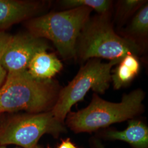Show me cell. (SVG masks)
<instances>
[{
  "label": "cell",
  "mask_w": 148,
  "mask_h": 148,
  "mask_svg": "<svg viewBox=\"0 0 148 148\" xmlns=\"http://www.w3.org/2000/svg\"><path fill=\"white\" fill-rule=\"evenodd\" d=\"M92 11L82 6L52 12L28 20L26 25L32 35L52 42L64 59H75L77 38Z\"/></svg>",
  "instance_id": "cell-4"
},
{
  "label": "cell",
  "mask_w": 148,
  "mask_h": 148,
  "mask_svg": "<svg viewBox=\"0 0 148 148\" xmlns=\"http://www.w3.org/2000/svg\"><path fill=\"white\" fill-rule=\"evenodd\" d=\"M117 65L114 73L111 74L113 87L116 90L128 85L140 70V63L137 56L132 54L125 56Z\"/></svg>",
  "instance_id": "cell-11"
},
{
  "label": "cell",
  "mask_w": 148,
  "mask_h": 148,
  "mask_svg": "<svg viewBox=\"0 0 148 148\" xmlns=\"http://www.w3.org/2000/svg\"><path fill=\"white\" fill-rule=\"evenodd\" d=\"M122 131L109 128L101 133V137L110 140H121L128 143L132 148H148V127L143 121L131 119Z\"/></svg>",
  "instance_id": "cell-9"
},
{
  "label": "cell",
  "mask_w": 148,
  "mask_h": 148,
  "mask_svg": "<svg viewBox=\"0 0 148 148\" xmlns=\"http://www.w3.org/2000/svg\"><path fill=\"white\" fill-rule=\"evenodd\" d=\"M12 35L3 30H0V62L11 42Z\"/></svg>",
  "instance_id": "cell-15"
},
{
  "label": "cell",
  "mask_w": 148,
  "mask_h": 148,
  "mask_svg": "<svg viewBox=\"0 0 148 148\" xmlns=\"http://www.w3.org/2000/svg\"><path fill=\"white\" fill-rule=\"evenodd\" d=\"M63 64L53 53L41 51L36 53L29 64L27 71L35 79L47 81L63 69Z\"/></svg>",
  "instance_id": "cell-10"
},
{
  "label": "cell",
  "mask_w": 148,
  "mask_h": 148,
  "mask_svg": "<svg viewBox=\"0 0 148 148\" xmlns=\"http://www.w3.org/2000/svg\"><path fill=\"white\" fill-rule=\"evenodd\" d=\"M66 132L65 123L58 121L51 110L16 115L0 127V145L14 144L21 148H36L43 135L49 134L58 138Z\"/></svg>",
  "instance_id": "cell-6"
},
{
  "label": "cell",
  "mask_w": 148,
  "mask_h": 148,
  "mask_svg": "<svg viewBox=\"0 0 148 148\" xmlns=\"http://www.w3.org/2000/svg\"><path fill=\"white\" fill-rule=\"evenodd\" d=\"M60 90L58 82L35 79L27 70L7 73L0 88V114L21 110L31 114L50 111Z\"/></svg>",
  "instance_id": "cell-2"
},
{
  "label": "cell",
  "mask_w": 148,
  "mask_h": 148,
  "mask_svg": "<svg viewBox=\"0 0 148 148\" xmlns=\"http://www.w3.org/2000/svg\"><path fill=\"white\" fill-rule=\"evenodd\" d=\"M42 8L40 2L0 0V30L35 17Z\"/></svg>",
  "instance_id": "cell-8"
},
{
  "label": "cell",
  "mask_w": 148,
  "mask_h": 148,
  "mask_svg": "<svg viewBox=\"0 0 148 148\" xmlns=\"http://www.w3.org/2000/svg\"><path fill=\"white\" fill-rule=\"evenodd\" d=\"M57 148H79L69 138L62 139L61 142L58 145Z\"/></svg>",
  "instance_id": "cell-16"
},
{
  "label": "cell",
  "mask_w": 148,
  "mask_h": 148,
  "mask_svg": "<svg viewBox=\"0 0 148 148\" xmlns=\"http://www.w3.org/2000/svg\"><path fill=\"white\" fill-rule=\"evenodd\" d=\"M0 148H7V147H5V145H0ZM36 148H41L39 146H37V147Z\"/></svg>",
  "instance_id": "cell-19"
},
{
  "label": "cell",
  "mask_w": 148,
  "mask_h": 148,
  "mask_svg": "<svg viewBox=\"0 0 148 148\" xmlns=\"http://www.w3.org/2000/svg\"><path fill=\"white\" fill-rule=\"evenodd\" d=\"M119 62L110 60L104 63L97 58L88 60L68 85L60 90L57 100L51 110L54 117L65 123L73 106L83 100L90 90L96 94H104L110 86L112 68Z\"/></svg>",
  "instance_id": "cell-5"
},
{
  "label": "cell",
  "mask_w": 148,
  "mask_h": 148,
  "mask_svg": "<svg viewBox=\"0 0 148 148\" xmlns=\"http://www.w3.org/2000/svg\"><path fill=\"white\" fill-rule=\"evenodd\" d=\"M90 148H106L101 140L96 138H92L90 140Z\"/></svg>",
  "instance_id": "cell-17"
},
{
  "label": "cell",
  "mask_w": 148,
  "mask_h": 148,
  "mask_svg": "<svg viewBox=\"0 0 148 148\" xmlns=\"http://www.w3.org/2000/svg\"><path fill=\"white\" fill-rule=\"evenodd\" d=\"M127 35L140 45L141 38L144 40L148 35V3H146L136 13L128 27L126 29Z\"/></svg>",
  "instance_id": "cell-12"
},
{
  "label": "cell",
  "mask_w": 148,
  "mask_h": 148,
  "mask_svg": "<svg viewBox=\"0 0 148 148\" xmlns=\"http://www.w3.org/2000/svg\"><path fill=\"white\" fill-rule=\"evenodd\" d=\"M144 49L136 41L115 32L110 13L99 14L90 16L80 32L75 59L83 62L93 58L120 61L128 54L142 55Z\"/></svg>",
  "instance_id": "cell-1"
},
{
  "label": "cell",
  "mask_w": 148,
  "mask_h": 148,
  "mask_svg": "<svg viewBox=\"0 0 148 148\" xmlns=\"http://www.w3.org/2000/svg\"><path fill=\"white\" fill-rule=\"evenodd\" d=\"M51 48L47 40L36 37L29 32L13 36L0 62L7 73L27 70L36 53Z\"/></svg>",
  "instance_id": "cell-7"
},
{
  "label": "cell",
  "mask_w": 148,
  "mask_h": 148,
  "mask_svg": "<svg viewBox=\"0 0 148 148\" xmlns=\"http://www.w3.org/2000/svg\"><path fill=\"white\" fill-rule=\"evenodd\" d=\"M145 93L137 89L122 96L121 101L104 100L94 93L90 104L76 112H70L65 120V126L75 133H92L116 123L128 121L142 114Z\"/></svg>",
  "instance_id": "cell-3"
},
{
  "label": "cell",
  "mask_w": 148,
  "mask_h": 148,
  "mask_svg": "<svg viewBox=\"0 0 148 148\" xmlns=\"http://www.w3.org/2000/svg\"><path fill=\"white\" fill-rule=\"evenodd\" d=\"M7 75V71L1 64H0V88L5 81Z\"/></svg>",
  "instance_id": "cell-18"
},
{
  "label": "cell",
  "mask_w": 148,
  "mask_h": 148,
  "mask_svg": "<svg viewBox=\"0 0 148 148\" xmlns=\"http://www.w3.org/2000/svg\"><path fill=\"white\" fill-rule=\"evenodd\" d=\"M112 1L109 0H63L60 4L64 8L69 10L79 7H87L99 14L110 13Z\"/></svg>",
  "instance_id": "cell-14"
},
{
  "label": "cell",
  "mask_w": 148,
  "mask_h": 148,
  "mask_svg": "<svg viewBox=\"0 0 148 148\" xmlns=\"http://www.w3.org/2000/svg\"><path fill=\"white\" fill-rule=\"evenodd\" d=\"M148 1L145 0L119 1L117 3L114 21L119 27L124 25L130 18L134 15Z\"/></svg>",
  "instance_id": "cell-13"
},
{
  "label": "cell",
  "mask_w": 148,
  "mask_h": 148,
  "mask_svg": "<svg viewBox=\"0 0 148 148\" xmlns=\"http://www.w3.org/2000/svg\"><path fill=\"white\" fill-rule=\"evenodd\" d=\"M47 148H50V147H49V146H48V147Z\"/></svg>",
  "instance_id": "cell-20"
}]
</instances>
